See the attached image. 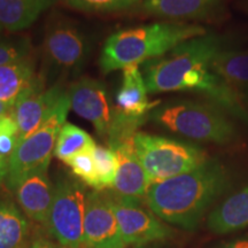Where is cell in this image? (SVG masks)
I'll use <instances>...</instances> for the list:
<instances>
[{
    "mask_svg": "<svg viewBox=\"0 0 248 248\" xmlns=\"http://www.w3.org/2000/svg\"><path fill=\"white\" fill-rule=\"evenodd\" d=\"M30 221L9 198H0V248H27L32 239Z\"/></svg>",
    "mask_w": 248,
    "mask_h": 248,
    "instance_id": "obj_17",
    "label": "cell"
},
{
    "mask_svg": "<svg viewBox=\"0 0 248 248\" xmlns=\"http://www.w3.org/2000/svg\"><path fill=\"white\" fill-rule=\"evenodd\" d=\"M230 184L224 164L208 159L193 170L151 184L145 203L167 224L192 231Z\"/></svg>",
    "mask_w": 248,
    "mask_h": 248,
    "instance_id": "obj_2",
    "label": "cell"
},
{
    "mask_svg": "<svg viewBox=\"0 0 248 248\" xmlns=\"http://www.w3.org/2000/svg\"><path fill=\"white\" fill-rule=\"evenodd\" d=\"M55 0H0V26L8 31L29 28Z\"/></svg>",
    "mask_w": 248,
    "mask_h": 248,
    "instance_id": "obj_20",
    "label": "cell"
},
{
    "mask_svg": "<svg viewBox=\"0 0 248 248\" xmlns=\"http://www.w3.org/2000/svg\"><path fill=\"white\" fill-rule=\"evenodd\" d=\"M128 248H159L156 246V244H151V245H142V246H131Z\"/></svg>",
    "mask_w": 248,
    "mask_h": 248,
    "instance_id": "obj_33",
    "label": "cell"
},
{
    "mask_svg": "<svg viewBox=\"0 0 248 248\" xmlns=\"http://www.w3.org/2000/svg\"><path fill=\"white\" fill-rule=\"evenodd\" d=\"M100 191L111 188L115 182L119 162L115 153L109 147L95 146L93 150Z\"/></svg>",
    "mask_w": 248,
    "mask_h": 248,
    "instance_id": "obj_23",
    "label": "cell"
},
{
    "mask_svg": "<svg viewBox=\"0 0 248 248\" xmlns=\"http://www.w3.org/2000/svg\"><path fill=\"white\" fill-rule=\"evenodd\" d=\"M67 93L74 111L91 122L99 136H107L113 109L106 85L97 79L84 77L71 83Z\"/></svg>",
    "mask_w": 248,
    "mask_h": 248,
    "instance_id": "obj_12",
    "label": "cell"
},
{
    "mask_svg": "<svg viewBox=\"0 0 248 248\" xmlns=\"http://www.w3.org/2000/svg\"><path fill=\"white\" fill-rule=\"evenodd\" d=\"M107 193L128 247L163 243L173 237L171 228L146 208L141 199L122 197L111 188H108Z\"/></svg>",
    "mask_w": 248,
    "mask_h": 248,
    "instance_id": "obj_8",
    "label": "cell"
},
{
    "mask_svg": "<svg viewBox=\"0 0 248 248\" xmlns=\"http://www.w3.org/2000/svg\"><path fill=\"white\" fill-rule=\"evenodd\" d=\"M135 148L151 184L193 170L209 159L195 145L146 132L136 133Z\"/></svg>",
    "mask_w": 248,
    "mask_h": 248,
    "instance_id": "obj_6",
    "label": "cell"
},
{
    "mask_svg": "<svg viewBox=\"0 0 248 248\" xmlns=\"http://www.w3.org/2000/svg\"><path fill=\"white\" fill-rule=\"evenodd\" d=\"M204 28L178 22H156L117 31L105 42L100 55L104 74L161 57L185 40L206 35Z\"/></svg>",
    "mask_w": 248,
    "mask_h": 248,
    "instance_id": "obj_3",
    "label": "cell"
},
{
    "mask_svg": "<svg viewBox=\"0 0 248 248\" xmlns=\"http://www.w3.org/2000/svg\"><path fill=\"white\" fill-rule=\"evenodd\" d=\"M215 248H248V232L239 237H234L230 240L223 241Z\"/></svg>",
    "mask_w": 248,
    "mask_h": 248,
    "instance_id": "obj_29",
    "label": "cell"
},
{
    "mask_svg": "<svg viewBox=\"0 0 248 248\" xmlns=\"http://www.w3.org/2000/svg\"><path fill=\"white\" fill-rule=\"evenodd\" d=\"M12 110H13V107H12L11 105L6 104V102L0 100V116L12 113Z\"/></svg>",
    "mask_w": 248,
    "mask_h": 248,
    "instance_id": "obj_32",
    "label": "cell"
},
{
    "mask_svg": "<svg viewBox=\"0 0 248 248\" xmlns=\"http://www.w3.org/2000/svg\"><path fill=\"white\" fill-rule=\"evenodd\" d=\"M2 29H4V28H2L1 26H0V35H1V31H2Z\"/></svg>",
    "mask_w": 248,
    "mask_h": 248,
    "instance_id": "obj_34",
    "label": "cell"
},
{
    "mask_svg": "<svg viewBox=\"0 0 248 248\" xmlns=\"http://www.w3.org/2000/svg\"><path fill=\"white\" fill-rule=\"evenodd\" d=\"M67 91L60 84L46 88V78L39 74L14 104L13 114L18 128V141L29 137L51 115Z\"/></svg>",
    "mask_w": 248,
    "mask_h": 248,
    "instance_id": "obj_10",
    "label": "cell"
},
{
    "mask_svg": "<svg viewBox=\"0 0 248 248\" xmlns=\"http://www.w3.org/2000/svg\"><path fill=\"white\" fill-rule=\"evenodd\" d=\"M43 52L49 70L60 75H75L88 57V40L73 24L60 21L48 26Z\"/></svg>",
    "mask_w": 248,
    "mask_h": 248,
    "instance_id": "obj_9",
    "label": "cell"
},
{
    "mask_svg": "<svg viewBox=\"0 0 248 248\" xmlns=\"http://www.w3.org/2000/svg\"><path fill=\"white\" fill-rule=\"evenodd\" d=\"M221 39L206 33L194 37L170 49L161 57L142 63V76L148 93L177 91L200 92L229 110L232 89L226 86L212 69Z\"/></svg>",
    "mask_w": 248,
    "mask_h": 248,
    "instance_id": "obj_1",
    "label": "cell"
},
{
    "mask_svg": "<svg viewBox=\"0 0 248 248\" xmlns=\"http://www.w3.org/2000/svg\"><path fill=\"white\" fill-rule=\"evenodd\" d=\"M95 145L91 136L75 124L66 122L58 136L54 148V155L59 160L67 162L82 152L94 150Z\"/></svg>",
    "mask_w": 248,
    "mask_h": 248,
    "instance_id": "obj_22",
    "label": "cell"
},
{
    "mask_svg": "<svg viewBox=\"0 0 248 248\" xmlns=\"http://www.w3.org/2000/svg\"><path fill=\"white\" fill-rule=\"evenodd\" d=\"M70 108V100L66 92L40 128L18 141L8 160V173L5 183L9 191L13 192L28 176L38 171H47L58 136L66 123Z\"/></svg>",
    "mask_w": 248,
    "mask_h": 248,
    "instance_id": "obj_5",
    "label": "cell"
},
{
    "mask_svg": "<svg viewBox=\"0 0 248 248\" xmlns=\"http://www.w3.org/2000/svg\"><path fill=\"white\" fill-rule=\"evenodd\" d=\"M31 53L32 47L27 37L0 38V67L30 57Z\"/></svg>",
    "mask_w": 248,
    "mask_h": 248,
    "instance_id": "obj_25",
    "label": "cell"
},
{
    "mask_svg": "<svg viewBox=\"0 0 248 248\" xmlns=\"http://www.w3.org/2000/svg\"><path fill=\"white\" fill-rule=\"evenodd\" d=\"M88 192L85 186L68 175H60L54 184V199L46 230L63 248L85 245L84 218Z\"/></svg>",
    "mask_w": 248,
    "mask_h": 248,
    "instance_id": "obj_7",
    "label": "cell"
},
{
    "mask_svg": "<svg viewBox=\"0 0 248 248\" xmlns=\"http://www.w3.org/2000/svg\"><path fill=\"white\" fill-rule=\"evenodd\" d=\"M248 228V185L214 207L207 217V229L215 234H229Z\"/></svg>",
    "mask_w": 248,
    "mask_h": 248,
    "instance_id": "obj_15",
    "label": "cell"
},
{
    "mask_svg": "<svg viewBox=\"0 0 248 248\" xmlns=\"http://www.w3.org/2000/svg\"><path fill=\"white\" fill-rule=\"evenodd\" d=\"M8 173V161L0 156V185L6 182Z\"/></svg>",
    "mask_w": 248,
    "mask_h": 248,
    "instance_id": "obj_31",
    "label": "cell"
},
{
    "mask_svg": "<svg viewBox=\"0 0 248 248\" xmlns=\"http://www.w3.org/2000/svg\"><path fill=\"white\" fill-rule=\"evenodd\" d=\"M62 248H63V247H62ZM80 248H89L88 246H83V247H80Z\"/></svg>",
    "mask_w": 248,
    "mask_h": 248,
    "instance_id": "obj_35",
    "label": "cell"
},
{
    "mask_svg": "<svg viewBox=\"0 0 248 248\" xmlns=\"http://www.w3.org/2000/svg\"><path fill=\"white\" fill-rule=\"evenodd\" d=\"M218 107L195 100H170L153 108L148 120L192 140L225 145L233 141L238 133Z\"/></svg>",
    "mask_w": 248,
    "mask_h": 248,
    "instance_id": "obj_4",
    "label": "cell"
},
{
    "mask_svg": "<svg viewBox=\"0 0 248 248\" xmlns=\"http://www.w3.org/2000/svg\"><path fill=\"white\" fill-rule=\"evenodd\" d=\"M119 162L115 182L111 190L126 198L144 199L151 182L142 168L135 148V139L109 145Z\"/></svg>",
    "mask_w": 248,
    "mask_h": 248,
    "instance_id": "obj_14",
    "label": "cell"
},
{
    "mask_svg": "<svg viewBox=\"0 0 248 248\" xmlns=\"http://www.w3.org/2000/svg\"><path fill=\"white\" fill-rule=\"evenodd\" d=\"M214 74L229 88L248 89V51H219L212 63Z\"/></svg>",
    "mask_w": 248,
    "mask_h": 248,
    "instance_id": "obj_21",
    "label": "cell"
},
{
    "mask_svg": "<svg viewBox=\"0 0 248 248\" xmlns=\"http://www.w3.org/2000/svg\"><path fill=\"white\" fill-rule=\"evenodd\" d=\"M66 2L83 12H116L132 7L139 0H66Z\"/></svg>",
    "mask_w": 248,
    "mask_h": 248,
    "instance_id": "obj_26",
    "label": "cell"
},
{
    "mask_svg": "<svg viewBox=\"0 0 248 248\" xmlns=\"http://www.w3.org/2000/svg\"><path fill=\"white\" fill-rule=\"evenodd\" d=\"M229 111L248 123V89H232V105Z\"/></svg>",
    "mask_w": 248,
    "mask_h": 248,
    "instance_id": "obj_27",
    "label": "cell"
},
{
    "mask_svg": "<svg viewBox=\"0 0 248 248\" xmlns=\"http://www.w3.org/2000/svg\"><path fill=\"white\" fill-rule=\"evenodd\" d=\"M27 248H62L60 245L55 243V241L47 239V238L43 237V235H36L32 237L29 246Z\"/></svg>",
    "mask_w": 248,
    "mask_h": 248,
    "instance_id": "obj_30",
    "label": "cell"
},
{
    "mask_svg": "<svg viewBox=\"0 0 248 248\" xmlns=\"http://www.w3.org/2000/svg\"><path fill=\"white\" fill-rule=\"evenodd\" d=\"M18 144V136L0 133V156L9 160Z\"/></svg>",
    "mask_w": 248,
    "mask_h": 248,
    "instance_id": "obj_28",
    "label": "cell"
},
{
    "mask_svg": "<svg viewBox=\"0 0 248 248\" xmlns=\"http://www.w3.org/2000/svg\"><path fill=\"white\" fill-rule=\"evenodd\" d=\"M64 163L69 167L74 175L80 182L92 187L93 190L100 191L94 156H93V150L82 152V153L75 155Z\"/></svg>",
    "mask_w": 248,
    "mask_h": 248,
    "instance_id": "obj_24",
    "label": "cell"
},
{
    "mask_svg": "<svg viewBox=\"0 0 248 248\" xmlns=\"http://www.w3.org/2000/svg\"><path fill=\"white\" fill-rule=\"evenodd\" d=\"M37 75L32 55L0 67V100L14 107L18 97L29 88Z\"/></svg>",
    "mask_w": 248,
    "mask_h": 248,
    "instance_id": "obj_19",
    "label": "cell"
},
{
    "mask_svg": "<svg viewBox=\"0 0 248 248\" xmlns=\"http://www.w3.org/2000/svg\"><path fill=\"white\" fill-rule=\"evenodd\" d=\"M147 88L139 64L123 68L122 84L116 93V109L129 115L148 116L159 102L148 100Z\"/></svg>",
    "mask_w": 248,
    "mask_h": 248,
    "instance_id": "obj_16",
    "label": "cell"
},
{
    "mask_svg": "<svg viewBox=\"0 0 248 248\" xmlns=\"http://www.w3.org/2000/svg\"><path fill=\"white\" fill-rule=\"evenodd\" d=\"M84 239L89 248H126L107 190L88 192Z\"/></svg>",
    "mask_w": 248,
    "mask_h": 248,
    "instance_id": "obj_11",
    "label": "cell"
},
{
    "mask_svg": "<svg viewBox=\"0 0 248 248\" xmlns=\"http://www.w3.org/2000/svg\"><path fill=\"white\" fill-rule=\"evenodd\" d=\"M17 204L30 221L47 228L49 213L54 199V185L47 171L28 176L13 191Z\"/></svg>",
    "mask_w": 248,
    "mask_h": 248,
    "instance_id": "obj_13",
    "label": "cell"
},
{
    "mask_svg": "<svg viewBox=\"0 0 248 248\" xmlns=\"http://www.w3.org/2000/svg\"><path fill=\"white\" fill-rule=\"evenodd\" d=\"M223 0H144L141 11L166 18H202L219 7Z\"/></svg>",
    "mask_w": 248,
    "mask_h": 248,
    "instance_id": "obj_18",
    "label": "cell"
}]
</instances>
